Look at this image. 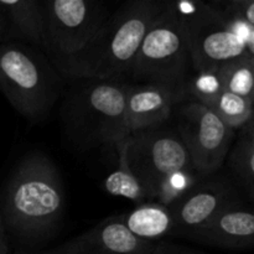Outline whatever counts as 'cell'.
Wrapping results in <instances>:
<instances>
[{
  "label": "cell",
  "instance_id": "cell-14",
  "mask_svg": "<svg viewBox=\"0 0 254 254\" xmlns=\"http://www.w3.org/2000/svg\"><path fill=\"white\" fill-rule=\"evenodd\" d=\"M175 96L155 84L129 86L126 101V123L129 135L145 131L170 116Z\"/></svg>",
  "mask_w": 254,
  "mask_h": 254
},
{
  "label": "cell",
  "instance_id": "cell-15",
  "mask_svg": "<svg viewBox=\"0 0 254 254\" xmlns=\"http://www.w3.org/2000/svg\"><path fill=\"white\" fill-rule=\"evenodd\" d=\"M127 230L139 240L156 243L174 233L173 213L169 206L144 202L128 213L121 215Z\"/></svg>",
  "mask_w": 254,
  "mask_h": 254
},
{
  "label": "cell",
  "instance_id": "cell-3",
  "mask_svg": "<svg viewBox=\"0 0 254 254\" xmlns=\"http://www.w3.org/2000/svg\"><path fill=\"white\" fill-rule=\"evenodd\" d=\"M191 69L183 29L168 1L146 32L129 73L144 84L164 87L180 101L188 93Z\"/></svg>",
  "mask_w": 254,
  "mask_h": 254
},
{
  "label": "cell",
  "instance_id": "cell-11",
  "mask_svg": "<svg viewBox=\"0 0 254 254\" xmlns=\"http://www.w3.org/2000/svg\"><path fill=\"white\" fill-rule=\"evenodd\" d=\"M235 201L231 188L222 181H208L193 188L176 203L169 206L174 220L173 235L190 237Z\"/></svg>",
  "mask_w": 254,
  "mask_h": 254
},
{
  "label": "cell",
  "instance_id": "cell-7",
  "mask_svg": "<svg viewBox=\"0 0 254 254\" xmlns=\"http://www.w3.org/2000/svg\"><path fill=\"white\" fill-rule=\"evenodd\" d=\"M179 133L193 169L202 175H211L220 169L235 136V130L196 101L180 109Z\"/></svg>",
  "mask_w": 254,
  "mask_h": 254
},
{
  "label": "cell",
  "instance_id": "cell-16",
  "mask_svg": "<svg viewBox=\"0 0 254 254\" xmlns=\"http://www.w3.org/2000/svg\"><path fill=\"white\" fill-rule=\"evenodd\" d=\"M130 135L121 139L114 144L118 155V166L104 180V189L113 196L128 198L135 203H144L148 198V193L140 181L131 171L128 161V149Z\"/></svg>",
  "mask_w": 254,
  "mask_h": 254
},
{
  "label": "cell",
  "instance_id": "cell-5",
  "mask_svg": "<svg viewBox=\"0 0 254 254\" xmlns=\"http://www.w3.org/2000/svg\"><path fill=\"white\" fill-rule=\"evenodd\" d=\"M41 2L45 15L42 49L60 71L73 76L79 60L108 19L107 10L91 0Z\"/></svg>",
  "mask_w": 254,
  "mask_h": 254
},
{
  "label": "cell",
  "instance_id": "cell-12",
  "mask_svg": "<svg viewBox=\"0 0 254 254\" xmlns=\"http://www.w3.org/2000/svg\"><path fill=\"white\" fill-rule=\"evenodd\" d=\"M191 240L226 250H247L254 243V215L242 203H230L207 225L191 235Z\"/></svg>",
  "mask_w": 254,
  "mask_h": 254
},
{
  "label": "cell",
  "instance_id": "cell-2",
  "mask_svg": "<svg viewBox=\"0 0 254 254\" xmlns=\"http://www.w3.org/2000/svg\"><path fill=\"white\" fill-rule=\"evenodd\" d=\"M165 2L134 0L108 16L82 56L73 77L116 81L129 73L138 50Z\"/></svg>",
  "mask_w": 254,
  "mask_h": 254
},
{
  "label": "cell",
  "instance_id": "cell-13",
  "mask_svg": "<svg viewBox=\"0 0 254 254\" xmlns=\"http://www.w3.org/2000/svg\"><path fill=\"white\" fill-rule=\"evenodd\" d=\"M45 15L41 1L0 0V44L21 42L44 47Z\"/></svg>",
  "mask_w": 254,
  "mask_h": 254
},
{
  "label": "cell",
  "instance_id": "cell-17",
  "mask_svg": "<svg viewBox=\"0 0 254 254\" xmlns=\"http://www.w3.org/2000/svg\"><path fill=\"white\" fill-rule=\"evenodd\" d=\"M223 91L254 99V56L243 55L223 62L216 69Z\"/></svg>",
  "mask_w": 254,
  "mask_h": 254
},
{
  "label": "cell",
  "instance_id": "cell-1",
  "mask_svg": "<svg viewBox=\"0 0 254 254\" xmlns=\"http://www.w3.org/2000/svg\"><path fill=\"white\" fill-rule=\"evenodd\" d=\"M62 211L64 188L54 163L41 154L22 159L5 191L4 223L16 235L36 240L56 225Z\"/></svg>",
  "mask_w": 254,
  "mask_h": 254
},
{
  "label": "cell",
  "instance_id": "cell-20",
  "mask_svg": "<svg viewBox=\"0 0 254 254\" xmlns=\"http://www.w3.org/2000/svg\"><path fill=\"white\" fill-rule=\"evenodd\" d=\"M222 92L223 88L218 81L216 71L195 72V76L191 77L189 81L188 93L192 94L195 101L203 106L210 103Z\"/></svg>",
  "mask_w": 254,
  "mask_h": 254
},
{
  "label": "cell",
  "instance_id": "cell-22",
  "mask_svg": "<svg viewBox=\"0 0 254 254\" xmlns=\"http://www.w3.org/2000/svg\"><path fill=\"white\" fill-rule=\"evenodd\" d=\"M150 254H197L192 252H188V251L180 250L179 247H173V246H166V245H158L155 250Z\"/></svg>",
  "mask_w": 254,
  "mask_h": 254
},
{
  "label": "cell",
  "instance_id": "cell-23",
  "mask_svg": "<svg viewBox=\"0 0 254 254\" xmlns=\"http://www.w3.org/2000/svg\"><path fill=\"white\" fill-rule=\"evenodd\" d=\"M0 254H10L6 230H5V223L4 220H2L1 212H0Z\"/></svg>",
  "mask_w": 254,
  "mask_h": 254
},
{
  "label": "cell",
  "instance_id": "cell-18",
  "mask_svg": "<svg viewBox=\"0 0 254 254\" xmlns=\"http://www.w3.org/2000/svg\"><path fill=\"white\" fill-rule=\"evenodd\" d=\"M230 166L238 181L247 191L250 198L254 197V128L253 118L241 128L235 148L230 156Z\"/></svg>",
  "mask_w": 254,
  "mask_h": 254
},
{
  "label": "cell",
  "instance_id": "cell-19",
  "mask_svg": "<svg viewBox=\"0 0 254 254\" xmlns=\"http://www.w3.org/2000/svg\"><path fill=\"white\" fill-rule=\"evenodd\" d=\"M205 107L210 108L232 130L241 129L253 118V102L226 91Z\"/></svg>",
  "mask_w": 254,
  "mask_h": 254
},
{
  "label": "cell",
  "instance_id": "cell-10",
  "mask_svg": "<svg viewBox=\"0 0 254 254\" xmlns=\"http://www.w3.org/2000/svg\"><path fill=\"white\" fill-rule=\"evenodd\" d=\"M129 86L116 81H98L86 88L83 107L89 124L96 128L97 139L116 144L129 136L126 123V101Z\"/></svg>",
  "mask_w": 254,
  "mask_h": 254
},
{
  "label": "cell",
  "instance_id": "cell-4",
  "mask_svg": "<svg viewBox=\"0 0 254 254\" xmlns=\"http://www.w3.org/2000/svg\"><path fill=\"white\" fill-rule=\"evenodd\" d=\"M0 91L14 109L30 121H40L59 97V78L32 46L0 44Z\"/></svg>",
  "mask_w": 254,
  "mask_h": 254
},
{
  "label": "cell",
  "instance_id": "cell-21",
  "mask_svg": "<svg viewBox=\"0 0 254 254\" xmlns=\"http://www.w3.org/2000/svg\"><path fill=\"white\" fill-rule=\"evenodd\" d=\"M215 9L227 16H236L254 25L253 0H216L208 1Z\"/></svg>",
  "mask_w": 254,
  "mask_h": 254
},
{
  "label": "cell",
  "instance_id": "cell-8",
  "mask_svg": "<svg viewBox=\"0 0 254 254\" xmlns=\"http://www.w3.org/2000/svg\"><path fill=\"white\" fill-rule=\"evenodd\" d=\"M128 161L131 171L153 198L159 184L174 173L195 170L180 136L163 131H139L130 135Z\"/></svg>",
  "mask_w": 254,
  "mask_h": 254
},
{
  "label": "cell",
  "instance_id": "cell-9",
  "mask_svg": "<svg viewBox=\"0 0 254 254\" xmlns=\"http://www.w3.org/2000/svg\"><path fill=\"white\" fill-rule=\"evenodd\" d=\"M158 243L134 237L121 216L108 217L82 235L46 251L17 254H150Z\"/></svg>",
  "mask_w": 254,
  "mask_h": 254
},
{
  "label": "cell",
  "instance_id": "cell-6",
  "mask_svg": "<svg viewBox=\"0 0 254 254\" xmlns=\"http://www.w3.org/2000/svg\"><path fill=\"white\" fill-rule=\"evenodd\" d=\"M169 2L183 29L195 72L216 71L228 60L250 55L223 15L208 1Z\"/></svg>",
  "mask_w": 254,
  "mask_h": 254
}]
</instances>
